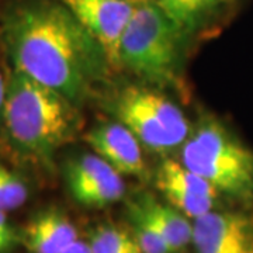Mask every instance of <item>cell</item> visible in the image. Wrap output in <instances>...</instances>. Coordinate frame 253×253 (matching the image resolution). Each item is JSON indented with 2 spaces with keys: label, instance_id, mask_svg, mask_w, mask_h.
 Wrapping results in <instances>:
<instances>
[{
  "label": "cell",
  "instance_id": "obj_17",
  "mask_svg": "<svg viewBox=\"0 0 253 253\" xmlns=\"http://www.w3.org/2000/svg\"><path fill=\"white\" fill-rule=\"evenodd\" d=\"M21 248V229L0 211V253H14Z\"/></svg>",
  "mask_w": 253,
  "mask_h": 253
},
{
  "label": "cell",
  "instance_id": "obj_1",
  "mask_svg": "<svg viewBox=\"0 0 253 253\" xmlns=\"http://www.w3.org/2000/svg\"><path fill=\"white\" fill-rule=\"evenodd\" d=\"M0 49L9 69L79 107L113 69L104 48L59 0H3Z\"/></svg>",
  "mask_w": 253,
  "mask_h": 253
},
{
  "label": "cell",
  "instance_id": "obj_4",
  "mask_svg": "<svg viewBox=\"0 0 253 253\" xmlns=\"http://www.w3.org/2000/svg\"><path fill=\"white\" fill-rule=\"evenodd\" d=\"M179 161L210 181L228 199L253 203V151L211 114L191 126Z\"/></svg>",
  "mask_w": 253,
  "mask_h": 253
},
{
  "label": "cell",
  "instance_id": "obj_20",
  "mask_svg": "<svg viewBox=\"0 0 253 253\" xmlns=\"http://www.w3.org/2000/svg\"><path fill=\"white\" fill-rule=\"evenodd\" d=\"M0 158H3V149H1V144H0Z\"/></svg>",
  "mask_w": 253,
  "mask_h": 253
},
{
  "label": "cell",
  "instance_id": "obj_3",
  "mask_svg": "<svg viewBox=\"0 0 253 253\" xmlns=\"http://www.w3.org/2000/svg\"><path fill=\"white\" fill-rule=\"evenodd\" d=\"M189 38L154 0H138L120 40L118 68L156 87L176 84Z\"/></svg>",
  "mask_w": 253,
  "mask_h": 253
},
{
  "label": "cell",
  "instance_id": "obj_16",
  "mask_svg": "<svg viewBox=\"0 0 253 253\" xmlns=\"http://www.w3.org/2000/svg\"><path fill=\"white\" fill-rule=\"evenodd\" d=\"M126 215L129 219L131 232L136 239L142 253H172L168 242L138 208L128 201Z\"/></svg>",
  "mask_w": 253,
  "mask_h": 253
},
{
  "label": "cell",
  "instance_id": "obj_6",
  "mask_svg": "<svg viewBox=\"0 0 253 253\" xmlns=\"http://www.w3.org/2000/svg\"><path fill=\"white\" fill-rule=\"evenodd\" d=\"M59 169L69 196L82 207L101 210L126 196L123 176L94 152L69 156Z\"/></svg>",
  "mask_w": 253,
  "mask_h": 253
},
{
  "label": "cell",
  "instance_id": "obj_7",
  "mask_svg": "<svg viewBox=\"0 0 253 253\" xmlns=\"http://www.w3.org/2000/svg\"><path fill=\"white\" fill-rule=\"evenodd\" d=\"M155 187L165 201L191 221L215 210L221 193L186 165L165 156L155 170Z\"/></svg>",
  "mask_w": 253,
  "mask_h": 253
},
{
  "label": "cell",
  "instance_id": "obj_8",
  "mask_svg": "<svg viewBox=\"0 0 253 253\" xmlns=\"http://www.w3.org/2000/svg\"><path fill=\"white\" fill-rule=\"evenodd\" d=\"M196 253H253V219L239 211L212 210L193 219Z\"/></svg>",
  "mask_w": 253,
  "mask_h": 253
},
{
  "label": "cell",
  "instance_id": "obj_9",
  "mask_svg": "<svg viewBox=\"0 0 253 253\" xmlns=\"http://www.w3.org/2000/svg\"><path fill=\"white\" fill-rule=\"evenodd\" d=\"M100 42L113 69L118 68V45L132 14L131 0H59Z\"/></svg>",
  "mask_w": 253,
  "mask_h": 253
},
{
  "label": "cell",
  "instance_id": "obj_13",
  "mask_svg": "<svg viewBox=\"0 0 253 253\" xmlns=\"http://www.w3.org/2000/svg\"><path fill=\"white\" fill-rule=\"evenodd\" d=\"M162 11L191 37L217 13L224 0H154Z\"/></svg>",
  "mask_w": 253,
  "mask_h": 253
},
{
  "label": "cell",
  "instance_id": "obj_19",
  "mask_svg": "<svg viewBox=\"0 0 253 253\" xmlns=\"http://www.w3.org/2000/svg\"><path fill=\"white\" fill-rule=\"evenodd\" d=\"M62 253H91V249L87 242L78 239L76 242H73V244L71 245L66 251H63Z\"/></svg>",
  "mask_w": 253,
  "mask_h": 253
},
{
  "label": "cell",
  "instance_id": "obj_11",
  "mask_svg": "<svg viewBox=\"0 0 253 253\" xmlns=\"http://www.w3.org/2000/svg\"><path fill=\"white\" fill-rule=\"evenodd\" d=\"M20 229L27 253H62L79 239L71 218L58 207L38 210Z\"/></svg>",
  "mask_w": 253,
  "mask_h": 253
},
{
  "label": "cell",
  "instance_id": "obj_2",
  "mask_svg": "<svg viewBox=\"0 0 253 253\" xmlns=\"http://www.w3.org/2000/svg\"><path fill=\"white\" fill-rule=\"evenodd\" d=\"M79 109L62 94L7 68L0 126L3 159L27 172L52 176L59 151L81 132Z\"/></svg>",
  "mask_w": 253,
  "mask_h": 253
},
{
  "label": "cell",
  "instance_id": "obj_5",
  "mask_svg": "<svg viewBox=\"0 0 253 253\" xmlns=\"http://www.w3.org/2000/svg\"><path fill=\"white\" fill-rule=\"evenodd\" d=\"M103 107L144 149L161 156L179 151L191 129L181 109L152 84H126L106 94Z\"/></svg>",
  "mask_w": 253,
  "mask_h": 253
},
{
  "label": "cell",
  "instance_id": "obj_12",
  "mask_svg": "<svg viewBox=\"0 0 253 253\" xmlns=\"http://www.w3.org/2000/svg\"><path fill=\"white\" fill-rule=\"evenodd\" d=\"M145 218L159 231L168 242L172 253H181L191 244L193 221L168 203L158 201L149 193H141L136 199L131 200Z\"/></svg>",
  "mask_w": 253,
  "mask_h": 253
},
{
  "label": "cell",
  "instance_id": "obj_21",
  "mask_svg": "<svg viewBox=\"0 0 253 253\" xmlns=\"http://www.w3.org/2000/svg\"><path fill=\"white\" fill-rule=\"evenodd\" d=\"M131 1H138V0H131Z\"/></svg>",
  "mask_w": 253,
  "mask_h": 253
},
{
  "label": "cell",
  "instance_id": "obj_15",
  "mask_svg": "<svg viewBox=\"0 0 253 253\" xmlns=\"http://www.w3.org/2000/svg\"><path fill=\"white\" fill-rule=\"evenodd\" d=\"M87 244L91 253H142L132 232L113 222L96 226Z\"/></svg>",
  "mask_w": 253,
  "mask_h": 253
},
{
  "label": "cell",
  "instance_id": "obj_18",
  "mask_svg": "<svg viewBox=\"0 0 253 253\" xmlns=\"http://www.w3.org/2000/svg\"><path fill=\"white\" fill-rule=\"evenodd\" d=\"M1 59L3 54L0 49V126H1V111H3V103H4V94H6V82H7V71L4 72L3 66H1Z\"/></svg>",
  "mask_w": 253,
  "mask_h": 253
},
{
  "label": "cell",
  "instance_id": "obj_10",
  "mask_svg": "<svg viewBox=\"0 0 253 253\" xmlns=\"http://www.w3.org/2000/svg\"><path fill=\"white\" fill-rule=\"evenodd\" d=\"M84 141L93 152L109 163L121 176L136 179L148 177L144 146L126 126L116 120L101 121L84 134Z\"/></svg>",
  "mask_w": 253,
  "mask_h": 253
},
{
  "label": "cell",
  "instance_id": "obj_14",
  "mask_svg": "<svg viewBox=\"0 0 253 253\" xmlns=\"http://www.w3.org/2000/svg\"><path fill=\"white\" fill-rule=\"evenodd\" d=\"M27 170L0 158V211L10 212L23 207L31 196Z\"/></svg>",
  "mask_w": 253,
  "mask_h": 253
}]
</instances>
